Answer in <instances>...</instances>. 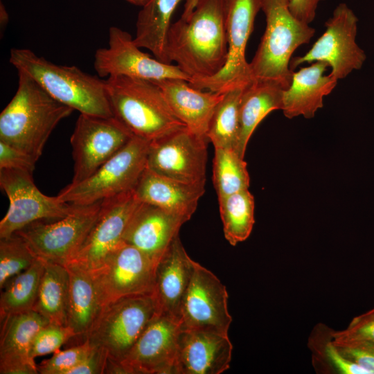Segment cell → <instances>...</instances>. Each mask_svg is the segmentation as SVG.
Masks as SVG:
<instances>
[{
  "instance_id": "38",
  "label": "cell",
  "mask_w": 374,
  "mask_h": 374,
  "mask_svg": "<svg viewBox=\"0 0 374 374\" xmlns=\"http://www.w3.org/2000/svg\"><path fill=\"white\" fill-rule=\"evenodd\" d=\"M334 344L346 358L374 374V342L366 339L335 340Z\"/></svg>"
},
{
  "instance_id": "44",
  "label": "cell",
  "mask_w": 374,
  "mask_h": 374,
  "mask_svg": "<svg viewBox=\"0 0 374 374\" xmlns=\"http://www.w3.org/2000/svg\"><path fill=\"white\" fill-rule=\"evenodd\" d=\"M127 1L128 2L132 3V4L136 5V6L143 7V6H145L146 4V3L149 0H127Z\"/></svg>"
},
{
  "instance_id": "11",
  "label": "cell",
  "mask_w": 374,
  "mask_h": 374,
  "mask_svg": "<svg viewBox=\"0 0 374 374\" xmlns=\"http://www.w3.org/2000/svg\"><path fill=\"white\" fill-rule=\"evenodd\" d=\"M261 9V0H226V27L228 54L224 66L216 75L189 82L194 87L224 93L251 83L249 63L245 49L253 30L254 21Z\"/></svg>"
},
{
  "instance_id": "37",
  "label": "cell",
  "mask_w": 374,
  "mask_h": 374,
  "mask_svg": "<svg viewBox=\"0 0 374 374\" xmlns=\"http://www.w3.org/2000/svg\"><path fill=\"white\" fill-rule=\"evenodd\" d=\"M91 349L92 346L88 340H85L64 350H58L51 358L37 366L39 373L68 374L84 359Z\"/></svg>"
},
{
  "instance_id": "3",
  "label": "cell",
  "mask_w": 374,
  "mask_h": 374,
  "mask_svg": "<svg viewBox=\"0 0 374 374\" xmlns=\"http://www.w3.org/2000/svg\"><path fill=\"white\" fill-rule=\"evenodd\" d=\"M9 62L54 99L73 110L101 117L114 116L105 80L75 66L54 64L28 48H12Z\"/></svg>"
},
{
  "instance_id": "8",
  "label": "cell",
  "mask_w": 374,
  "mask_h": 374,
  "mask_svg": "<svg viewBox=\"0 0 374 374\" xmlns=\"http://www.w3.org/2000/svg\"><path fill=\"white\" fill-rule=\"evenodd\" d=\"M101 203L78 206L64 217L37 220L15 233L26 241L37 257L65 265L88 235L98 218Z\"/></svg>"
},
{
  "instance_id": "36",
  "label": "cell",
  "mask_w": 374,
  "mask_h": 374,
  "mask_svg": "<svg viewBox=\"0 0 374 374\" xmlns=\"http://www.w3.org/2000/svg\"><path fill=\"white\" fill-rule=\"evenodd\" d=\"M75 337L74 332L67 326L48 323L34 337L30 348V356L35 359L60 350L70 339Z\"/></svg>"
},
{
  "instance_id": "27",
  "label": "cell",
  "mask_w": 374,
  "mask_h": 374,
  "mask_svg": "<svg viewBox=\"0 0 374 374\" xmlns=\"http://www.w3.org/2000/svg\"><path fill=\"white\" fill-rule=\"evenodd\" d=\"M283 89L267 81L253 80L243 89L239 108V130L234 150L242 158L258 124L271 112L282 109Z\"/></svg>"
},
{
  "instance_id": "23",
  "label": "cell",
  "mask_w": 374,
  "mask_h": 374,
  "mask_svg": "<svg viewBox=\"0 0 374 374\" xmlns=\"http://www.w3.org/2000/svg\"><path fill=\"white\" fill-rule=\"evenodd\" d=\"M155 82L176 116L193 134L208 140L207 132L214 111L224 93L198 89L183 79Z\"/></svg>"
},
{
  "instance_id": "6",
  "label": "cell",
  "mask_w": 374,
  "mask_h": 374,
  "mask_svg": "<svg viewBox=\"0 0 374 374\" xmlns=\"http://www.w3.org/2000/svg\"><path fill=\"white\" fill-rule=\"evenodd\" d=\"M150 142L134 136L115 155L89 177L70 183L57 195L77 206H87L134 190L146 168Z\"/></svg>"
},
{
  "instance_id": "1",
  "label": "cell",
  "mask_w": 374,
  "mask_h": 374,
  "mask_svg": "<svg viewBox=\"0 0 374 374\" xmlns=\"http://www.w3.org/2000/svg\"><path fill=\"white\" fill-rule=\"evenodd\" d=\"M167 57L190 78L212 77L224 66L228 54L226 0H197L194 8L171 24Z\"/></svg>"
},
{
  "instance_id": "17",
  "label": "cell",
  "mask_w": 374,
  "mask_h": 374,
  "mask_svg": "<svg viewBox=\"0 0 374 374\" xmlns=\"http://www.w3.org/2000/svg\"><path fill=\"white\" fill-rule=\"evenodd\" d=\"M179 320L183 329H209L227 334L232 321L225 285L213 273L195 260Z\"/></svg>"
},
{
  "instance_id": "26",
  "label": "cell",
  "mask_w": 374,
  "mask_h": 374,
  "mask_svg": "<svg viewBox=\"0 0 374 374\" xmlns=\"http://www.w3.org/2000/svg\"><path fill=\"white\" fill-rule=\"evenodd\" d=\"M69 277L67 326L80 344L103 310L91 273L75 263L65 265Z\"/></svg>"
},
{
  "instance_id": "16",
  "label": "cell",
  "mask_w": 374,
  "mask_h": 374,
  "mask_svg": "<svg viewBox=\"0 0 374 374\" xmlns=\"http://www.w3.org/2000/svg\"><path fill=\"white\" fill-rule=\"evenodd\" d=\"M141 202L134 190L103 200L96 221L68 263H75L89 271L102 265L109 254L124 242L125 231Z\"/></svg>"
},
{
  "instance_id": "20",
  "label": "cell",
  "mask_w": 374,
  "mask_h": 374,
  "mask_svg": "<svg viewBox=\"0 0 374 374\" xmlns=\"http://www.w3.org/2000/svg\"><path fill=\"white\" fill-rule=\"evenodd\" d=\"M187 221L181 216L141 202L127 226L123 240L145 253L157 266Z\"/></svg>"
},
{
  "instance_id": "28",
  "label": "cell",
  "mask_w": 374,
  "mask_h": 374,
  "mask_svg": "<svg viewBox=\"0 0 374 374\" xmlns=\"http://www.w3.org/2000/svg\"><path fill=\"white\" fill-rule=\"evenodd\" d=\"M181 1L149 0L137 16L134 43L163 63L170 64L166 54L167 37L172 16Z\"/></svg>"
},
{
  "instance_id": "21",
  "label": "cell",
  "mask_w": 374,
  "mask_h": 374,
  "mask_svg": "<svg viewBox=\"0 0 374 374\" xmlns=\"http://www.w3.org/2000/svg\"><path fill=\"white\" fill-rule=\"evenodd\" d=\"M49 321L33 310L1 319L0 373L37 374L30 356L33 339Z\"/></svg>"
},
{
  "instance_id": "40",
  "label": "cell",
  "mask_w": 374,
  "mask_h": 374,
  "mask_svg": "<svg viewBox=\"0 0 374 374\" xmlns=\"http://www.w3.org/2000/svg\"><path fill=\"white\" fill-rule=\"evenodd\" d=\"M36 162L28 154L0 141V169L22 170L33 173Z\"/></svg>"
},
{
  "instance_id": "39",
  "label": "cell",
  "mask_w": 374,
  "mask_h": 374,
  "mask_svg": "<svg viewBox=\"0 0 374 374\" xmlns=\"http://www.w3.org/2000/svg\"><path fill=\"white\" fill-rule=\"evenodd\" d=\"M332 335L335 340L366 339L374 342V307L354 317L346 329L333 330Z\"/></svg>"
},
{
  "instance_id": "42",
  "label": "cell",
  "mask_w": 374,
  "mask_h": 374,
  "mask_svg": "<svg viewBox=\"0 0 374 374\" xmlns=\"http://www.w3.org/2000/svg\"><path fill=\"white\" fill-rule=\"evenodd\" d=\"M323 0H290V10L299 20L310 24L316 16L318 4Z\"/></svg>"
},
{
  "instance_id": "4",
  "label": "cell",
  "mask_w": 374,
  "mask_h": 374,
  "mask_svg": "<svg viewBox=\"0 0 374 374\" xmlns=\"http://www.w3.org/2000/svg\"><path fill=\"white\" fill-rule=\"evenodd\" d=\"M105 82L114 116L134 136L151 142L186 127L155 82L125 75Z\"/></svg>"
},
{
  "instance_id": "30",
  "label": "cell",
  "mask_w": 374,
  "mask_h": 374,
  "mask_svg": "<svg viewBox=\"0 0 374 374\" xmlns=\"http://www.w3.org/2000/svg\"><path fill=\"white\" fill-rule=\"evenodd\" d=\"M45 260L38 258L28 269L9 279L1 289L0 318L32 310Z\"/></svg>"
},
{
  "instance_id": "22",
  "label": "cell",
  "mask_w": 374,
  "mask_h": 374,
  "mask_svg": "<svg viewBox=\"0 0 374 374\" xmlns=\"http://www.w3.org/2000/svg\"><path fill=\"white\" fill-rule=\"evenodd\" d=\"M193 271V260L177 235L156 266L154 295L159 312L180 321L181 306Z\"/></svg>"
},
{
  "instance_id": "19",
  "label": "cell",
  "mask_w": 374,
  "mask_h": 374,
  "mask_svg": "<svg viewBox=\"0 0 374 374\" xmlns=\"http://www.w3.org/2000/svg\"><path fill=\"white\" fill-rule=\"evenodd\" d=\"M232 351L227 333L181 328L175 374H221L230 367Z\"/></svg>"
},
{
  "instance_id": "12",
  "label": "cell",
  "mask_w": 374,
  "mask_h": 374,
  "mask_svg": "<svg viewBox=\"0 0 374 374\" xmlns=\"http://www.w3.org/2000/svg\"><path fill=\"white\" fill-rule=\"evenodd\" d=\"M358 19L344 3H339L325 23L326 30L303 56L290 60V69L308 62H323L331 67L330 74L342 79L362 68L366 59L356 43Z\"/></svg>"
},
{
  "instance_id": "34",
  "label": "cell",
  "mask_w": 374,
  "mask_h": 374,
  "mask_svg": "<svg viewBox=\"0 0 374 374\" xmlns=\"http://www.w3.org/2000/svg\"><path fill=\"white\" fill-rule=\"evenodd\" d=\"M213 180L218 198L249 189L247 163L233 148H215Z\"/></svg>"
},
{
  "instance_id": "14",
  "label": "cell",
  "mask_w": 374,
  "mask_h": 374,
  "mask_svg": "<svg viewBox=\"0 0 374 374\" xmlns=\"http://www.w3.org/2000/svg\"><path fill=\"white\" fill-rule=\"evenodd\" d=\"M94 69L100 77L125 75L159 81L190 78L177 65L163 63L140 50L134 37L116 26L109 29L108 46L96 51Z\"/></svg>"
},
{
  "instance_id": "18",
  "label": "cell",
  "mask_w": 374,
  "mask_h": 374,
  "mask_svg": "<svg viewBox=\"0 0 374 374\" xmlns=\"http://www.w3.org/2000/svg\"><path fill=\"white\" fill-rule=\"evenodd\" d=\"M181 330L179 320L158 312L121 362L128 374H175Z\"/></svg>"
},
{
  "instance_id": "25",
  "label": "cell",
  "mask_w": 374,
  "mask_h": 374,
  "mask_svg": "<svg viewBox=\"0 0 374 374\" xmlns=\"http://www.w3.org/2000/svg\"><path fill=\"white\" fill-rule=\"evenodd\" d=\"M205 184H191L159 175L145 168L134 189L142 202L189 220L205 192Z\"/></svg>"
},
{
  "instance_id": "32",
  "label": "cell",
  "mask_w": 374,
  "mask_h": 374,
  "mask_svg": "<svg viewBox=\"0 0 374 374\" xmlns=\"http://www.w3.org/2000/svg\"><path fill=\"white\" fill-rule=\"evenodd\" d=\"M332 334L333 330L319 324L309 337L308 345L315 370L321 373L368 374L341 354L334 344Z\"/></svg>"
},
{
  "instance_id": "15",
  "label": "cell",
  "mask_w": 374,
  "mask_h": 374,
  "mask_svg": "<svg viewBox=\"0 0 374 374\" xmlns=\"http://www.w3.org/2000/svg\"><path fill=\"white\" fill-rule=\"evenodd\" d=\"M207 141L184 127L151 141L146 168L181 182L205 184Z\"/></svg>"
},
{
  "instance_id": "2",
  "label": "cell",
  "mask_w": 374,
  "mask_h": 374,
  "mask_svg": "<svg viewBox=\"0 0 374 374\" xmlns=\"http://www.w3.org/2000/svg\"><path fill=\"white\" fill-rule=\"evenodd\" d=\"M17 71L16 93L0 114V141L37 161L53 130L73 109L54 99L28 75Z\"/></svg>"
},
{
  "instance_id": "9",
  "label": "cell",
  "mask_w": 374,
  "mask_h": 374,
  "mask_svg": "<svg viewBox=\"0 0 374 374\" xmlns=\"http://www.w3.org/2000/svg\"><path fill=\"white\" fill-rule=\"evenodd\" d=\"M30 172L0 169V186L9 199V207L0 222V238L8 237L29 224L41 220L64 217L77 205L43 194L35 185Z\"/></svg>"
},
{
  "instance_id": "41",
  "label": "cell",
  "mask_w": 374,
  "mask_h": 374,
  "mask_svg": "<svg viewBox=\"0 0 374 374\" xmlns=\"http://www.w3.org/2000/svg\"><path fill=\"white\" fill-rule=\"evenodd\" d=\"M106 358L104 350L92 346L84 359L68 374H103Z\"/></svg>"
},
{
  "instance_id": "24",
  "label": "cell",
  "mask_w": 374,
  "mask_h": 374,
  "mask_svg": "<svg viewBox=\"0 0 374 374\" xmlns=\"http://www.w3.org/2000/svg\"><path fill=\"white\" fill-rule=\"evenodd\" d=\"M328 66L326 62H314L293 72L290 86L283 92L281 110L285 117L312 118L323 107V97L332 92L339 80L330 73L324 75Z\"/></svg>"
},
{
  "instance_id": "43",
  "label": "cell",
  "mask_w": 374,
  "mask_h": 374,
  "mask_svg": "<svg viewBox=\"0 0 374 374\" xmlns=\"http://www.w3.org/2000/svg\"><path fill=\"white\" fill-rule=\"evenodd\" d=\"M197 0H186L184 9L182 14L187 15L194 8Z\"/></svg>"
},
{
  "instance_id": "33",
  "label": "cell",
  "mask_w": 374,
  "mask_h": 374,
  "mask_svg": "<svg viewBox=\"0 0 374 374\" xmlns=\"http://www.w3.org/2000/svg\"><path fill=\"white\" fill-rule=\"evenodd\" d=\"M245 87L224 93L211 119L207 138L215 148H235L239 130V108Z\"/></svg>"
},
{
  "instance_id": "5",
  "label": "cell",
  "mask_w": 374,
  "mask_h": 374,
  "mask_svg": "<svg viewBox=\"0 0 374 374\" xmlns=\"http://www.w3.org/2000/svg\"><path fill=\"white\" fill-rule=\"evenodd\" d=\"M290 0H261L266 28L258 48L249 62L253 80L274 82L284 90L291 84L292 55L308 44L315 30L296 19L290 10Z\"/></svg>"
},
{
  "instance_id": "31",
  "label": "cell",
  "mask_w": 374,
  "mask_h": 374,
  "mask_svg": "<svg viewBox=\"0 0 374 374\" xmlns=\"http://www.w3.org/2000/svg\"><path fill=\"white\" fill-rule=\"evenodd\" d=\"M224 237L235 246L250 235L254 219V198L249 189L218 198Z\"/></svg>"
},
{
  "instance_id": "7",
  "label": "cell",
  "mask_w": 374,
  "mask_h": 374,
  "mask_svg": "<svg viewBox=\"0 0 374 374\" xmlns=\"http://www.w3.org/2000/svg\"><path fill=\"white\" fill-rule=\"evenodd\" d=\"M157 312L154 294L120 299L103 308L84 341L122 362Z\"/></svg>"
},
{
  "instance_id": "29",
  "label": "cell",
  "mask_w": 374,
  "mask_h": 374,
  "mask_svg": "<svg viewBox=\"0 0 374 374\" xmlns=\"http://www.w3.org/2000/svg\"><path fill=\"white\" fill-rule=\"evenodd\" d=\"M69 277L65 265L45 261L33 310L49 323L67 326Z\"/></svg>"
},
{
  "instance_id": "13",
  "label": "cell",
  "mask_w": 374,
  "mask_h": 374,
  "mask_svg": "<svg viewBox=\"0 0 374 374\" xmlns=\"http://www.w3.org/2000/svg\"><path fill=\"white\" fill-rule=\"evenodd\" d=\"M155 269L156 265L145 253L123 242L89 272L103 308L124 297L154 294Z\"/></svg>"
},
{
  "instance_id": "35",
  "label": "cell",
  "mask_w": 374,
  "mask_h": 374,
  "mask_svg": "<svg viewBox=\"0 0 374 374\" xmlns=\"http://www.w3.org/2000/svg\"><path fill=\"white\" fill-rule=\"evenodd\" d=\"M38 258L18 234L0 238V288L14 276L30 267Z\"/></svg>"
},
{
  "instance_id": "10",
  "label": "cell",
  "mask_w": 374,
  "mask_h": 374,
  "mask_svg": "<svg viewBox=\"0 0 374 374\" xmlns=\"http://www.w3.org/2000/svg\"><path fill=\"white\" fill-rule=\"evenodd\" d=\"M118 118L80 114L71 136L73 176L71 184L89 177L134 136Z\"/></svg>"
}]
</instances>
